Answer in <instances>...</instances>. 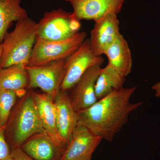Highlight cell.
<instances>
[{"mask_svg": "<svg viewBox=\"0 0 160 160\" xmlns=\"http://www.w3.org/2000/svg\"><path fill=\"white\" fill-rule=\"evenodd\" d=\"M22 0H0V42L2 43L13 22L28 18L26 9L22 8Z\"/></svg>", "mask_w": 160, "mask_h": 160, "instance_id": "obj_17", "label": "cell"}, {"mask_svg": "<svg viewBox=\"0 0 160 160\" xmlns=\"http://www.w3.org/2000/svg\"><path fill=\"white\" fill-rule=\"evenodd\" d=\"M104 58L92 52L89 39L85 40L81 46L65 60V73L60 91H68L91 66L102 65Z\"/></svg>", "mask_w": 160, "mask_h": 160, "instance_id": "obj_5", "label": "cell"}, {"mask_svg": "<svg viewBox=\"0 0 160 160\" xmlns=\"http://www.w3.org/2000/svg\"><path fill=\"white\" fill-rule=\"evenodd\" d=\"M126 78L115 71L109 64L102 68L95 85V91L98 100L112 92L123 88Z\"/></svg>", "mask_w": 160, "mask_h": 160, "instance_id": "obj_18", "label": "cell"}, {"mask_svg": "<svg viewBox=\"0 0 160 160\" xmlns=\"http://www.w3.org/2000/svg\"><path fill=\"white\" fill-rule=\"evenodd\" d=\"M152 89L155 92V96L160 98V82L153 85Z\"/></svg>", "mask_w": 160, "mask_h": 160, "instance_id": "obj_22", "label": "cell"}, {"mask_svg": "<svg viewBox=\"0 0 160 160\" xmlns=\"http://www.w3.org/2000/svg\"><path fill=\"white\" fill-rule=\"evenodd\" d=\"M14 126L15 147H21L32 136L45 131L32 92L24 95L16 115Z\"/></svg>", "mask_w": 160, "mask_h": 160, "instance_id": "obj_6", "label": "cell"}, {"mask_svg": "<svg viewBox=\"0 0 160 160\" xmlns=\"http://www.w3.org/2000/svg\"><path fill=\"white\" fill-rule=\"evenodd\" d=\"M86 37L85 32H78L71 37L60 41L37 38L27 66H42L66 60L79 48Z\"/></svg>", "mask_w": 160, "mask_h": 160, "instance_id": "obj_3", "label": "cell"}, {"mask_svg": "<svg viewBox=\"0 0 160 160\" xmlns=\"http://www.w3.org/2000/svg\"><path fill=\"white\" fill-rule=\"evenodd\" d=\"M37 38L49 41H60L71 37L78 32L79 21L62 9L44 13L38 23Z\"/></svg>", "mask_w": 160, "mask_h": 160, "instance_id": "obj_4", "label": "cell"}, {"mask_svg": "<svg viewBox=\"0 0 160 160\" xmlns=\"http://www.w3.org/2000/svg\"><path fill=\"white\" fill-rule=\"evenodd\" d=\"M11 155L14 160H34L26 154L21 147H15L11 152Z\"/></svg>", "mask_w": 160, "mask_h": 160, "instance_id": "obj_21", "label": "cell"}, {"mask_svg": "<svg viewBox=\"0 0 160 160\" xmlns=\"http://www.w3.org/2000/svg\"><path fill=\"white\" fill-rule=\"evenodd\" d=\"M137 86L118 89L77 112L78 125L85 126L102 139L112 142L127 123L129 116L143 102L132 103Z\"/></svg>", "mask_w": 160, "mask_h": 160, "instance_id": "obj_1", "label": "cell"}, {"mask_svg": "<svg viewBox=\"0 0 160 160\" xmlns=\"http://www.w3.org/2000/svg\"><path fill=\"white\" fill-rule=\"evenodd\" d=\"M65 60L42 66H26L29 78L28 88H38L54 100L60 91L65 76Z\"/></svg>", "mask_w": 160, "mask_h": 160, "instance_id": "obj_7", "label": "cell"}, {"mask_svg": "<svg viewBox=\"0 0 160 160\" xmlns=\"http://www.w3.org/2000/svg\"><path fill=\"white\" fill-rule=\"evenodd\" d=\"M10 155L11 152L5 139L4 126H0V160H6Z\"/></svg>", "mask_w": 160, "mask_h": 160, "instance_id": "obj_20", "label": "cell"}, {"mask_svg": "<svg viewBox=\"0 0 160 160\" xmlns=\"http://www.w3.org/2000/svg\"><path fill=\"white\" fill-rule=\"evenodd\" d=\"M66 1H67V0H66Z\"/></svg>", "mask_w": 160, "mask_h": 160, "instance_id": "obj_25", "label": "cell"}, {"mask_svg": "<svg viewBox=\"0 0 160 160\" xmlns=\"http://www.w3.org/2000/svg\"><path fill=\"white\" fill-rule=\"evenodd\" d=\"M14 160V159L12 158V157L11 156V155H10V156L9 157V158H7L6 160Z\"/></svg>", "mask_w": 160, "mask_h": 160, "instance_id": "obj_24", "label": "cell"}, {"mask_svg": "<svg viewBox=\"0 0 160 160\" xmlns=\"http://www.w3.org/2000/svg\"><path fill=\"white\" fill-rule=\"evenodd\" d=\"M110 66L119 74L126 78L131 72L132 58L128 42L122 34L105 51Z\"/></svg>", "mask_w": 160, "mask_h": 160, "instance_id": "obj_15", "label": "cell"}, {"mask_svg": "<svg viewBox=\"0 0 160 160\" xmlns=\"http://www.w3.org/2000/svg\"><path fill=\"white\" fill-rule=\"evenodd\" d=\"M73 9L72 15L78 21L93 20L95 22L107 15H117L125 0H67Z\"/></svg>", "mask_w": 160, "mask_h": 160, "instance_id": "obj_9", "label": "cell"}, {"mask_svg": "<svg viewBox=\"0 0 160 160\" xmlns=\"http://www.w3.org/2000/svg\"><path fill=\"white\" fill-rule=\"evenodd\" d=\"M2 43L0 42V60H1V56H2Z\"/></svg>", "mask_w": 160, "mask_h": 160, "instance_id": "obj_23", "label": "cell"}, {"mask_svg": "<svg viewBox=\"0 0 160 160\" xmlns=\"http://www.w3.org/2000/svg\"><path fill=\"white\" fill-rule=\"evenodd\" d=\"M17 93L12 90L0 89V126H4L16 101Z\"/></svg>", "mask_w": 160, "mask_h": 160, "instance_id": "obj_19", "label": "cell"}, {"mask_svg": "<svg viewBox=\"0 0 160 160\" xmlns=\"http://www.w3.org/2000/svg\"><path fill=\"white\" fill-rule=\"evenodd\" d=\"M20 147L34 160H59L65 149L58 146L45 131L32 136Z\"/></svg>", "mask_w": 160, "mask_h": 160, "instance_id": "obj_13", "label": "cell"}, {"mask_svg": "<svg viewBox=\"0 0 160 160\" xmlns=\"http://www.w3.org/2000/svg\"><path fill=\"white\" fill-rule=\"evenodd\" d=\"M101 65L91 66L78 81L68 90L69 98L76 112L87 109L98 101L95 85L101 72Z\"/></svg>", "mask_w": 160, "mask_h": 160, "instance_id": "obj_11", "label": "cell"}, {"mask_svg": "<svg viewBox=\"0 0 160 160\" xmlns=\"http://www.w3.org/2000/svg\"><path fill=\"white\" fill-rule=\"evenodd\" d=\"M54 103L58 134L61 144L66 149L78 125L77 112L68 91H60L55 98Z\"/></svg>", "mask_w": 160, "mask_h": 160, "instance_id": "obj_10", "label": "cell"}, {"mask_svg": "<svg viewBox=\"0 0 160 160\" xmlns=\"http://www.w3.org/2000/svg\"><path fill=\"white\" fill-rule=\"evenodd\" d=\"M38 23L28 17L18 21L2 43L0 69L12 65L27 66L38 36Z\"/></svg>", "mask_w": 160, "mask_h": 160, "instance_id": "obj_2", "label": "cell"}, {"mask_svg": "<svg viewBox=\"0 0 160 160\" xmlns=\"http://www.w3.org/2000/svg\"><path fill=\"white\" fill-rule=\"evenodd\" d=\"M43 128L58 146L64 148L61 144L57 129L54 100L45 93L32 92Z\"/></svg>", "mask_w": 160, "mask_h": 160, "instance_id": "obj_14", "label": "cell"}, {"mask_svg": "<svg viewBox=\"0 0 160 160\" xmlns=\"http://www.w3.org/2000/svg\"><path fill=\"white\" fill-rule=\"evenodd\" d=\"M102 140L85 126L78 125L59 160H92Z\"/></svg>", "mask_w": 160, "mask_h": 160, "instance_id": "obj_8", "label": "cell"}, {"mask_svg": "<svg viewBox=\"0 0 160 160\" xmlns=\"http://www.w3.org/2000/svg\"><path fill=\"white\" fill-rule=\"evenodd\" d=\"M120 22L115 14L107 15L95 22L90 33V47L97 56L104 54L106 49L121 36Z\"/></svg>", "mask_w": 160, "mask_h": 160, "instance_id": "obj_12", "label": "cell"}, {"mask_svg": "<svg viewBox=\"0 0 160 160\" xmlns=\"http://www.w3.org/2000/svg\"><path fill=\"white\" fill-rule=\"evenodd\" d=\"M29 84L26 66L19 64L0 69V89L12 90L17 93L28 88Z\"/></svg>", "mask_w": 160, "mask_h": 160, "instance_id": "obj_16", "label": "cell"}]
</instances>
